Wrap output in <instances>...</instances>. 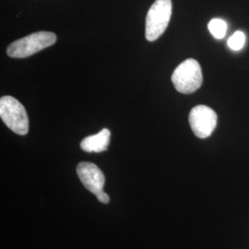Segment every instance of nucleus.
Masks as SVG:
<instances>
[{"label":"nucleus","mask_w":249,"mask_h":249,"mask_svg":"<svg viewBox=\"0 0 249 249\" xmlns=\"http://www.w3.org/2000/svg\"><path fill=\"white\" fill-rule=\"evenodd\" d=\"M203 76L199 63L189 58L181 63L172 75V82L178 91L189 94L202 85Z\"/></svg>","instance_id":"nucleus-2"},{"label":"nucleus","mask_w":249,"mask_h":249,"mask_svg":"<svg viewBox=\"0 0 249 249\" xmlns=\"http://www.w3.org/2000/svg\"><path fill=\"white\" fill-rule=\"evenodd\" d=\"M0 117L5 124L20 136L29 132V118L24 107L12 96L0 99Z\"/></svg>","instance_id":"nucleus-4"},{"label":"nucleus","mask_w":249,"mask_h":249,"mask_svg":"<svg viewBox=\"0 0 249 249\" xmlns=\"http://www.w3.org/2000/svg\"><path fill=\"white\" fill-rule=\"evenodd\" d=\"M56 36L51 32H37L13 42L7 49L12 58H25L56 43Z\"/></svg>","instance_id":"nucleus-1"},{"label":"nucleus","mask_w":249,"mask_h":249,"mask_svg":"<svg viewBox=\"0 0 249 249\" xmlns=\"http://www.w3.org/2000/svg\"><path fill=\"white\" fill-rule=\"evenodd\" d=\"M172 0H156L146 17L145 36L149 42L157 40L164 33L172 16Z\"/></svg>","instance_id":"nucleus-3"},{"label":"nucleus","mask_w":249,"mask_h":249,"mask_svg":"<svg viewBox=\"0 0 249 249\" xmlns=\"http://www.w3.org/2000/svg\"><path fill=\"white\" fill-rule=\"evenodd\" d=\"M209 31L216 39H223L227 32V23L222 18H213L209 22Z\"/></svg>","instance_id":"nucleus-8"},{"label":"nucleus","mask_w":249,"mask_h":249,"mask_svg":"<svg viewBox=\"0 0 249 249\" xmlns=\"http://www.w3.org/2000/svg\"><path fill=\"white\" fill-rule=\"evenodd\" d=\"M188 120L191 129L196 137L206 139L213 132L218 117L211 107L196 106L190 111Z\"/></svg>","instance_id":"nucleus-5"},{"label":"nucleus","mask_w":249,"mask_h":249,"mask_svg":"<svg viewBox=\"0 0 249 249\" xmlns=\"http://www.w3.org/2000/svg\"><path fill=\"white\" fill-rule=\"evenodd\" d=\"M77 174L82 185L92 194L98 195L104 191L106 178L96 164L87 161L80 162L77 166Z\"/></svg>","instance_id":"nucleus-6"},{"label":"nucleus","mask_w":249,"mask_h":249,"mask_svg":"<svg viewBox=\"0 0 249 249\" xmlns=\"http://www.w3.org/2000/svg\"><path fill=\"white\" fill-rule=\"evenodd\" d=\"M111 133L109 129L104 128L95 135H91L82 140L80 148L86 152H102L107 151L110 143Z\"/></svg>","instance_id":"nucleus-7"},{"label":"nucleus","mask_w":249,"mask_h":249,"mask_svg":"<svg viewBox=\"0 0 249 249\" xmlns=\"http://www.w3.org/2000/svg\"><path fill=\"white\" fill-rule=\"evenodd\" d=\"M97 196V199H98L100 202L104 203V204H107L109 201H110V197L107 195L106 192L102 191L101 193H99L98 195H96Z\"/></svg>","instance_id":"nucleus-10"},{"label":"nucleus","mask_w":249,"mask_h":249,"mask_svg":"<svg viewBox=\"0 0 249 249\" xmlns=\"http://www.w3.org/2000/svg\"><path fill=\"white\" fill-rule=\"evenodd\" d=\"M246 42V36L243 32H235L232 36L228 39V45L231 50L238 51L243 48Z\"/></svg>","instance_id":"nucleus-9"}]
</instances>
